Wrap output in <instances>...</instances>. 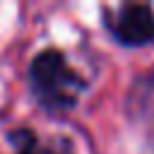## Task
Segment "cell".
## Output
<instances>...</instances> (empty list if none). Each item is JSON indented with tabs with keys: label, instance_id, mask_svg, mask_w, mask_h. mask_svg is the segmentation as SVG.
Listing matches in <instances>:
<instances>
[{
	"label": "cell",
	"instance_id": "cell-3",
	"mask_svg": "<svg viewBox=\"0 0 154 154\" xmlns=\"http://www.w3.org/2000/svg\"><path fill=\"white\" fill-rule=\"evenodd\" d=\"M12 154H72L63 142H43L31 130H14L10 135Z\"/></svg>",
	"mask_w": 154,
	"mask_h": 154
},
{
	"label": "cell",
	"instance_id": "cell-1",
	"mask_svg": "<svg viewBox=\"0 0 154 154\" xmlns=\"http://www.w3.org/2000/svg\"><path fill=\"white\" fill-rule=\"evenodd\" d=\"M29 84L34 96L51 111H67L77 103L84 82L70 67L60 51H43L29 67Z\"/></svg>",
	"mask_w": 154,
	"mask_h": 154
},
{
	"label": "cell",
	"instance_id": "cell-2",
	"mask_svg": "<svg viewBox=\"0 0 154 154\" xmlns=\"http://www.w3.org/2000/svg\"><path fill=\"white\" fill-rule=\"evenodd\" d=\"M108 26L125 46H144L154 41V12L147 5H123L108 19Z\"/></svg>",
	"mask_w": 154,
	"mask_h": 154
}]
</instances>
